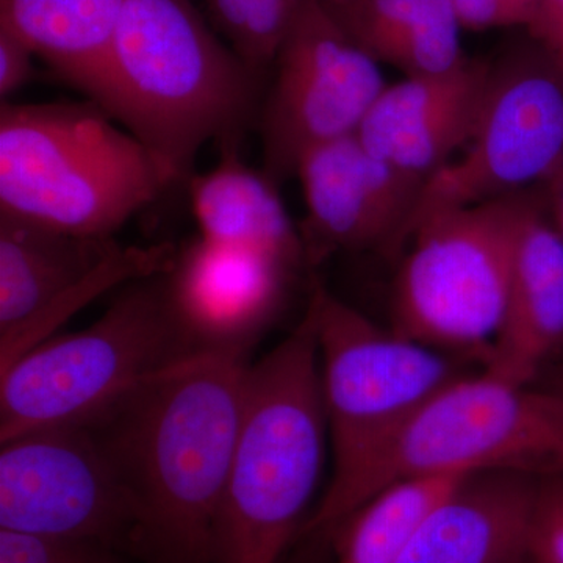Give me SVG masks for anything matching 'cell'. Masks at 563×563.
<instances>
[{"mask_svg":"<svg viewBox=\"0 0 563 563\" xmlns=\"http://www.w3.org/2000/svg\"><path fill=\"white\" fill-rule=\"evenodd\" d=\"M265 80L217 38L190 0H125L91 101L176 184L190 180L207 141L242 144Z\"/></svg>","mask_w":563,"mask_h":563,"instance_id":"obj_2","label":"cell"},{"mask_svg":"<svg viewBox=\"0 0 563 563\" xmlns=\"http://www.w3.org/2000/svg\"><path fill=\"white\" fill-rule=\"evenodd\" d=\"M563 350V236L542 207L528 198L517 240L506 307L484 372L532 384Z\"/></svg>","mask_w":563,"mask_h":563,"instance_id":"obj_15","label":"cell"},{"mask_svg":"<svg viewBox=\"0 0 563 563\" xmlns=\"http://www.w3.org/2000/svg\"><path fill=\"white\" fill-rule=\"evenodd\" d=\"M295 269L258 252L199 236L177 247L169 299L199 351L247 354L280 312Z\"/></svg>","mask_w":563,"mask_h":563,"instance_id":"obj_13","label":"cell"},{"mask_svg":"<svg viewBox=\"0 0 563 563\" xmlns=\"http://www.w3.org/2000/svg\"><path fill=\"white\" fill-rule=\"evenodd\" d=\"M301 2L206 0V5L218 31L232 44V51L252 70L268 77Z\"/></svg>","mask_w":563,"mask_h":563,"instance_id":"obj_23","label":"cell"},{"mask_svg":"<svg viewBox=\"0 0 563 563\" xmlns=\"http://www.w3.org/2000/svg\"><path fill=\"white\" fill-rule=\"evenodd\" d=\"M298 2H301V0H298Z\"/></svg>","mask_w":563,"mask_h":563,"instance_id":"obj_34","label":"cell"},{"mask_svg":"<svg viewBox=\"0 0 563 563\" xmlns=\"http://www.w3.org/2000/svg\"><path fill=\"white\" fill-rule=\"evenodd\" d=\"M117 554L102 544L0 529V563H107Z\"/></svg>","mask_w":563,"mask_h":563,"instance_id":"obj_24","label":"cell"},{"mask_svg":"<svg viewBox=\"0 0 563 563\" xmlns=\"http://www.w3.org/2000/svg\"><path fill=\"white\" fill-rule=\"evenodd\" d=\"M92 101L0 106V214L113 236L172 187L147 147Z\"/></svg>","mask_w":563,"mask_h":563,"instance_id":"obj_4","label":"cell"},{"mask_svg":"<svg viewBox=\"0 0 563 563\" xmlns=\"http://www.w3.org/2000/svg\"><path fill=\"white\" fill-rule=\"evenodd\" d=\"M553 388H555V390L563 391V368L561 374H559L558 379H555V385Z\"/></svg>","mask_w":563,"mask_h":563,"instance_id":"obj_32","label":"cell"},{"mask_svg":"<svg viewBox=\"0 0 563 563\" xmlns=\"http://www.w3.org/2000/svg\"><path fill=\"white\" fill-rule=\"evenodd\" d=\"M322 399L333 454L331 483L306 532L333 533L355 485L433 396L463 376L450 355L369 320L317 282Z\"/></svg>","mask_w":563,"mask_h":563,"instance_id":"obj_5","label":"cell"},{"mask_svg":"<svg viewBox=\"0 0 563 563\" xmlns=\"http://www.w3.org/2000/svg\"><path fill=\"white\" fill-rule=\"evenodd\" d=\"M451 5L465 31L481 32L515 25L523 27L520 18L501 0H451Z\"/></svg>","mask_w":563,"mask_h":563,"instance_id":"obj_28","label":"cell"},{"mask_svg":"<svg viewBox=\"0 0 563 563\" xmlns=\"http://www.w3.org/2000/svg\"><path fill=\"white\" fill-rule=\"evenodd\" d=\"M328 420L312 309L247 369L213 563H277L320 483Z\"/></svg>","mask_w":563,"mask_h":563,"instance_id":"obj_3","label":"cell"},{"mask_svg":"<svg viewBox=\"0 0 563 563\" xmlns=\"http://www.w3.org/2000/svg\"><path fill=\"white\" fill-rule=\"evenodd\" d=\"M551 181H553V222L563 236V166Z\"/></svg>","mask_w":563,"mask_h":563,"instance_id":"obj_29","label":"cell"},{"mask_svg":"<svg viewBox=\"0 0 563 563\" xmlns=\"http://www.w3.org/2000/svg\"><path fill=\"white\" fill-rule=\"evenodd\" d=\"M31 47L14 33L0 27V98L7 101L35 76Z\"/></svg>","mask_w":563,"mask_h":563,"instance_id":"obj_26","label":"cell"},{"mask_svg":"<svg viewBox=\"0 0 563 563\" xmlns=\"http://www.w3.org/2000/svg\"><path fill=\"white\" fill-rule=\"evenodd\" d=\"M177 247L165 242L150 247L120 246L106 262L62 299L52 303L10 335L0 339V373L13 365L25 352L51 339L58 325L88 306L92 299L113 287L169 272Z\"/></svg>","mask_w":563,"mask_h":563,"instance_id":"obj_22","label":"cell"},{"mask_svg":"<svg viewBox=\"0 0 563 563\" xmlns=\"http://www.w3.org/2000/svg\"><path fill=\"white\" fill-rule=\"evenodd\" d=\"M466 474L424 473L399 477L339 526V563H398L421 526Z\"/></svg>","mask_w":563,"mask_h":563,"instance_id":"obj_21","label":"cell"},{"mask_svg":"<svg viewBox=\"0 0 563 563\" xmlns=\"http://www.w3.org/2000/svg\"><path fill=\"white\" fill-rule=\"evenodd\" d=\"M501 2L506 3L520 18L521 25L528 29L533 20V14H536L539 0H501Z\"/></svg>","mask_w":563,"mask_h":563,"instance_id":"obj_30","label":"cell"},{"mask_svg":"<svg viewBox=\"0 0 563 563\" xmlns=\"http://www.w3.org/2000/svg\"><path fill=\"white\" fill-rule=\"evenodd\" d=\"M133 512L88 424L35 429L0 442V529L102 544L128 555Z\"/></svg>","mask_w":563,"mask_h":563,"instance_id":"obj_11","label":"cell"},{"mask_svg":"<svg viewBox=\"0 0 563 563\" xmlns=\"http://www.w3.org/2000/svg\"><path fill=\"white\" fill-rule=\"evenodd\" d=\"M490 76L492 63L466 57L446 73L387 85L355 135L374 157L428 180L468 146Z\"/></svg>","mask_w":563,"mask_h":563,"instance_id":"obj_14","label":"cell"},{"mask_svg":"<svg viewBox=\"0 0 563 563\" xmlns=\"http://www.w3.org/2000/svg\"><path fill=\"white\" fill-rule=\"evenodd\" d=\"M563 474V391L484 372L444 387L355 485L346 518L385 485L424 473Z\"/></svg>","mask_w":563,"mask_h":563,"instance_id":"obj_8","label":"cell"},{"mask_svg":"<svg viewBox=\"0 0 563 563\" xmlns=\"http://www.w3.org/2000/svg\"><path fill=\"white\" fill-rule=\"evenodd\" d=\"M562 166L563 74L533 43L492 63L476 132L461 157L426 180L406 244L428 214L523 191Z\"/></svg>","mask_w":563,"mask_h":563,"instance_id":"obj_10","label":"cell"},{"mask_svg":"<svg viewBox=\"0 0 563 563\" xmlns=\"http://www.w3.org/2000/svg\"><path fill=\"white\" fill-rule=\"evenodd\" d=\"M121 558H122V555L117 554V555H114V558H111L110 561L107 563H124V562H122Z\"/></svg>","mask_w":563,"mask_h":563,"instance_id":"obj_33","label":"cell"},{"mask_svg":"<svg viewBox=\"0 0 563 563\" xmlns=\"http://www.w3.org/2000/svg\"><path fill=\"white\" fill-rule=\"evenodd\" d=\"M272 73L257 121L263 172L279 185L307 152L355 135L387 87L379 63L322 0H302Z\"/></svg>","mask_w":563,"mask_h":563,"instance_id":"obj_9","label":"cell"},{"mask_svg":"<svg viewBox=\"0 0 563 563\" xmlns=\"http://www.w3.org/2000/svg\"><path fill=\"white\" fill-rule=\"evenodd\" d=\"M529 563H563V474L543 477L537 485Z\"/></svg>","mask_w":563,"mask_h":563,"instance_id":"obj_25","label":"cell"},{"mask_svg":"<svg viewBox=\"0 0 563 563\" xmlns=\"http://www.w3.org/2000/svg\"><path fill=\"white\" fill-rule=\"evenodd\" d=\"M121 244L0 214V339L57 302Z\"/></svg>","mask_w":563,"mask_h":563,"instance_id":"obj_18","label":"cell"},{"mask_svg":"<svg viewBox=\"0 0 563 563\" xmlns=\"http://www.w3.org/2000/svg\"><path fill=\"white\" fill-rule=\"evenodd\" d=\"M240 143L220 146L210 172L190 177L192 214L203 240L258 252L298 272L306 266L301 235L282 201L279 184L240 155Z\"/></svg>","mask_w":563,"mask_h":563,"instance_id":"obj_17","label":"cell"},{"mask_svg":"<svg viewBox=\"0 0 563 563\" xmlns=\"http://www.w3.org/2000/svg\"><path fill=\"white\" fill-rule=\"evenodd\" d=\"M537 485L526 474H466L398 563H529Z\"/></svg>","mask_w":563,"mask_h":563,"instance_id":"obj_16","label":"cell"},{"mask_svg":"<svg viewBox=\"0 0 563 563\" xmlns=\"http://www.w3.org/2000/svg\"><path fill=\"white\" fill-rule=\"evenodd\" d=\"M525 191L422 218L391 295L396 332L443 354L487 358L506 307ZM406 244V246H407Z\"/></svg>","mask_w":563,"mask_h":563,"instance_id":"obj_7","label":"cell"},{"mask_svg":"<svg viewBox=\"0 0 563 563\" xmlns=\"http://www.w3.org/2000/svg\"><path fill=\"white\" fill-rule=\"evenodd\" d=\"M306 266L336 252L404 250L426 180L374 157L357 135L321 144L299 161Z\"/></svg>","mask_w":563,"mask_h":563,"instance_id":"obj_12","label":"cell"},{"mask_svg":"<svg viewBox=\"0 0 563 563\" xmlns=\"http://www.w3.org/2000/svg\"><path fill=\"white\" fill-rule=\"evenodd\" d=\"M125 0H0V27L95 98Z\"/></svg>","mask_w":563,"mask_h":563,"instance_id":"obj_19","label":"cell"},{"mask_svg":"<svg viewBox=\"0 0 563 563\" xmlns=\"http://www.w3.org/2000/svg\"><path fill=\"white\" fill-rule=\"evenodd\" d=\"M198 352L174 313L166 273L131 282L87 329L44 340L0 373V442L98 420Z\"/></svg>","mask_w":563,"mask_h":563,"instance_id":"obj_6","label":"cell"},{"mask_svg":"<svg viewBox=\"0 0 563 563\" xmlns=\"http://www.w3.org/2000/svg\"><path fill=\"white\" fill-rule=\"evenodd\" d=\"M526 31L563 74V0H539L533 20Z\"/></svg>","mask_w":563,"mask_h":563,"instance_id":"obj_27","label":"cell"},{"mask_svg":"<svg viewBox=\"0 0 563 563\" xmlns=\"http://www.w3.org/2000/svg\"><path fill=\"white\" fill-rule=\"evenodd\" d=\"M336 20L374 60L406 77L446 73L466 58L451 0H363Z\"/></svg>","mask_w":563,"mask_h":563,"instance_id":"obj_20","label":"cell"},{"mask_svg":"<svg viewBox=\"0 0 563 563\" xmlns=\"http://www.w3.org/2000/svg\"><path fill=\"white\" fill-rule=\"evenodd\" d=\"M322 2H324V5L328 7L335 16H343L347 11L361 5L363 0H322Z\"/></svg>","mask_w":563,"mask_h":563,"instance_id":"obj_31","label":"cell"},{"mask_svg":"<svg viewBox=\"0 0 563 563\" xmlns=\"http://www.w3.org/2000/svg\"><path fill=\"white\" fill-rule=\"evenodd\" d=\"M250 365L198 352L88 422L131 499L133 561L213 563Z\"/></svg>","mask_w":563,"mask_h":563,"instance_id":"obj_1","label":"cell"}]
</instances>
